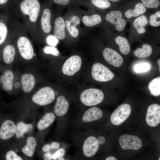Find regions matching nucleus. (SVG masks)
Returning <instances> with one entry per match:
<instances>
[{
	"mask_svg": "<svg viewBox=\"0 0 160 160\" xmlns=\"http://www.w3.org/2000/svg\"><path fill=\"white\" fill-rule=\"evenodd\" d=\"M41 0H12L9 8L12 15L21 23L33 39L41 41L37 22L41 7Z\"/></svg>",
	"mask_w": 160,
	"mask_h": 160,
	"instance_id": "1",
	"label": "nucleus"
},
{
	"mask_svg": "<svg viewBox=\"0 0 160 160\" xmlns=\"http://www.w3.org/2000/svg\"><path fill=\"white\" fill-rule=\"evenodd\" d=\"M53 4L50 0H44L39 16L37 26L41 41L44 40L46 36L53 29Z\"/></svg>",
	"mask_w": 160,
	"mask_h": 160,
	"instance_id": "2",
	"label": "nucleus"
},
{
	"mask_svg": "<svg viewBox=\"0 0 160 160\" xmlns=\"http://www.w3.org/2000/svg\"><path fill=\"white\" fill-rule=\"evenodd\" d=\"M104 98L103 92L100 90L90 88L83 91L80 96L81 103L87 106L97 105L101 103Z\"/></svg>",
	"mask_w": 160,
	"mask_h": 160,
	"instance_id": "3",
	"label": "nucleus"
},
{
	"mask_svg": "<svg viewBox=\"0 0 160 160\" xmlns=\"http://www.w3.org/2000/svg\"><path fill=\"white\" fill-rule=\"evenodd\" d=\"M55 95L53 89L49 87H42L34 94L32 100L35 103L41 106L50 104L54 100Z\"/></svg>",
	"mask_w": 160,
	"mask_h": 160,
	"instance_id": "4",
	"label": "nucleus"
},
{
	"mask_svg": "<svg viewBox=\"0 0 160 160\" xmlns=\"http://www.w3.org/2000/svg\"><path fill=\"white\" fill-rule=\"evenodd\" d=\"M92 75L95 80L100 82H106L112 80L114 73L108 68L100 63H96L92 66Z\"/></svg>",
	"mask_w": 160,
	"mask_h": 160,
	"instance_id": "5",
	"label": "nucleus"
},
{
	"mask_svg": "<svg viewBox=\"0 0 160 160\" xmlns=\"http://www.w3.org/2000/svg\"><path fill=\"white\" fill-rule=\"evenodd\" d=\"M131 111V107L129 104L120 105L112 113L110 118L111 122L115 125L121 124L129 117Z\"/></svg>",
	"mask_w": 160,
	"mask_h": 160,
	"instance_id": "6",
	"label": "nucleus"
},
{
	"mask_svg": "<svg viewBox=\"0 0 160 160\" xmlns=\"http://www.w3.org/2000/svg\"><path fill=\"white\" fill-rule=\"evenodd\" d=\"M99 145L96 137L93 135L87 136L84 139L82 144L83 155L87 158L94 156L98 151Z\"/></svg>",
	"mask_w": 160,
	"mask_h": 160,
	"instance_id": "7",
	"label": "nucleus"
},
{
	"mask_svg": "<svg viewBox=\"0 0 160 160\" xmlns=\"http://www.w3.org/2000/svg\"><path fill=\"white\" fill-rule=\"evenodd\" d=\"M81 63V59L79 56H71L64 63L62 68V72L66 75L73 76L80 70Z\"/></svg>",
	"mask_w": 160,
	"mask_h": 160,
	"instance_id": "8",
	"label": "nucleus"
},
{
	"mask_svg": "<svg viewBox=\"0 0 160 160\" xmlns=\"http://www.w3.org/2000/svg\"><path fill=\"white\" fill-rule=\"evenodd\" d=\"M121 148L124 150H138L142 146V142L138 137L129 135H124L119 139Z\"/></svg>",
	"mask_w": 160,
	"mask_h": 160,
	"instance_id": "9",
	"label": "nucleus"
},
{
	"mask_svg": "<svg viewBox=\"0 0 160 160\" xmlns=\"http://www.w3.org/2000/svg\"><path fill=\"white\" fill-rule=\"evenodd\" d=\"M146 121L150 126L154 127L160 123V106L158 104H153L148 108Z\"/></svg>",
	"mask_w": 160,
	"mask_h": 160,
	"instance_id": "10",
	"label": "nucleus"
},
{
	"mask_svg": "<svg viewBox=\"0 0 160 160\" xmlns=\"http://www.w3.org/2000/svg\"><path fill=\"white\" fill-rule=\"evenodd\" d=\"M121 12L118 10L111 11L105 16L106 20L112 24L115 25L116 29L120 31H122L125 28L126 22L122 19Z\"/></svg>",
	"mask_w": 160,
	"mask_h": 160,
	"instance_id": "11",
	"label": "nucleus"
},
{
	"mask_svg": "<svg viewBox=\"0 0 160 160\" xmlns=\"http://www.w3.org/2000/svg\"><path fill=\"white\" fill-rule=\"evenodd\" d=\"M103 56L105 60L111 65L115 67L121 66L123 62L122 57L113 49L106 48L103 51Z\"/></svg>",
	"mask_w": 160,
	"mask_h": 160,
	"instance_id": "12",
	"label": "nucleus"
},
{
	"mask_svg": "<svg viewBox=\"0 0 160 160\" xmlns=\"http://www.w3.org/2000/svg\"><path fill=\"white\" fill-rule=\"evenodd\" d=\"M16 125L12 121L7 120L4 121L0 128V138L4 140L12 137L15 134Z\"/></svg>",
	"mask_w": 160,
	"mask_h": 160,
	"instance_id": "13",
	"label": "nucleus"
},
{
	"mask_svg": "<svg viewBox=\"0 0 160 160\" xmlns=\"http://www.w3.org/2000/svg\"><path fill=\"white\" fill-rule=\"evenodd\" d=\"M102 111L97 107H92L87 110L83 114L81 120L84 123L88 124L98 120L102 117Z\"/></svg>",
	"mask_w": 160,
	"mask_h": 160,
	"instance_id": "14",
	"label": "nucleus"
},
{
	"mask_svg": "<svg viewBox=\"0 0 160 160\" xmlns=\"http://www.w3.org/2000/svg\"><path fill=\"white\" fill-rule=\"evenodd\" d=\"M65 22L62 17L58 16L53 20V35L59 40H63L65 38Z\"/></svg>",
	"mask_w": 160,
	"mask_h": 160,
	"instance_id": "15",
	"label": "nucleus"
},
{
	"mask_svg": "<svg viewBox=\"0 0 160 160\" xmlns=\"http://www.w3.org/2000/svg\"><path fill=\"white\" fill-rule=\"evenodd\" d=\"M69 106V102L64 96H58L54 107L55 114L59 117L63 116L68 112Z\"/></svg>",
	"mask_w": 160,
	"mask_h": 160,
	"instance_id": "16",
	"label": "nucleus"
},
{
	"mask_svg": "<svg viewBox=\"0 0 160 160\" xmlns=\"http://www.w3.org/2000/svg\"><path fill=\"white\" fill-rule=\"evenodd\" d=\"M35 82V78L33 75L29 73L23 74L21 79L22 89L25 93L29 92L33 88Z\"/></svg>",
	"mask_w": 160,
	"mask_h": 160,
	"instance_id": "17",
	"label": "nucleus"
},
{
	"mask_svg": "<svg viewBox=\"0 0 160 160\" xmlns=\"http://www.w3.org/2000/svg\"><path fill=\"white\" fill-rule=\"evenodd\" d=\"M14 43L15 42L14 40L13 44H8L4 49L3 60L4 62L7 64H10L12 63L15 57L16 51Z\"/></svg>",
	"mask_w": 160,
	"mask_h": 160,
	"instance_id": "18",
	"label": "nucleus"
},
{
	"mask_svg": "<svg viewBox=\"0 0 160 160\" xmlns=\"http://www.w3.org/2000/svg\"><path fill=\"white\" fill-rule=\"evenodd\" d=\"M56 116L52 112L46 113L42 118L39 121L37 128L39 130H43L50 126L54 121Z\"/></svg>",
	"mask_w": 160,
	"mask_h": 160,
	"instance_id": "19",
	"label": "nucleus"
},
{
	"mask_svg": "<svg viewBox=\"0 0 160 160\" xmlns=\"http://www.w3.org/2000/svg\"><path fill=\"white\" fill-rule=\"evenodd\" d=\"M13 79V73L9 70L6 71L4 74L1 76L0 81L1 84H3L2 88L4 90L9 91L12 89Z\"/></svg>",
	"mask_w": 160,
	"mask_h": 160,
	"instance_id": "20",
	"label": "nucleus"
},
{
	"mask_svg": "<svg viewBox=\"0 0 160 160\" xmlns=\"http://www.w3.org/2000/svg\"><path fill=\"white\" fill-rule=\"evenodd\" d=\"M6 23L3 21H0V45L4 43L7 39L10 38L13 35L11 27L10 29L9 28L10 27V26L9 27V23L8 25Z\"/></svg>",
	"mask_w": 160,
	"mask_h": 160,
	"instance_id": "21",
	"label": "nucleus"
},
{
	"mask_svg": "<svg viewBox=\"0 0 160 160\" xmlns=\"http://www.w3.org/2000/svg\"><path fill=\"white\" fill-rule=\"evenodd\" d=\"M36 145V141L35 138L29 137L27 140L26 144L22 148V151L26 156L31 157L35 152Z\"/></svg>",
	"mask_w": 160,
	"mask_h": 160,
	"instance_id": "22",
	"label": "nucleus"
},
{
	"mask_svg": "<svg viewBox=\"0 0 160 160\" xmlns=\"http://www.w3.org/2000/svg\"><path fill=\"white\" fill-rule=\"evenodd\" d=\"M83 24L88 27H91L96 25L102 22L101 16L97 14L89 16L85 15L81 18Z\"/></svg>",
	"mask_w": 160,
	"mask_h": 160,
	"instance_id": "23",
	"label": "nucleus"
},
{
	"mask_svg": "<svg viewBox=\"0 0 160 160\" xmlns=\"http://www.w3.org/2000/svg\"><path fill=\"white\" fill-rule=\"evenodd\" d=\"M146 10V7L142 3H137L133 9H129L126 11L125 15L127 18L136 17L144 13Z\"/></svg>",
	"mask_w": 160,
	"mask_h": 160,
	"instance_id": "24",
	"label": "nucleus"
},
{
	"mask_svg": "<svg viewBox=\"0 0 160 160\" xmlns=\"http://www.w3.org/2000/svg\"><path fill=\"white\" fill-rule=\"evenodd\" d=\"M148 23V20L146 16L142 15L134 20L133 25L138 33L143 34L146 31L144 27L147 25Z\"/></svg>",
	"mask_w": 160,
	"mask_h": 160,
	"instance_id": "25",
	"label": "nucleus"
},
{
	"mask_svg": "<svg viewBox=\"0 0 160 160\" xmlns=\"http://www.w3.org/2000/svg\"><path fill=\"white\" fill-rule=\"evenodd\" d=\"M33 127V125L31 124H26L23 121L19 122L16 125V137L18 139L23 137L25 133L32 130Z\"/></svg>",
	"mask_w": 160,
	"mask_h": 160,
	"instance_id": "26",
	"label": "nucleus"
},
{
	"mask_svg": "<svg viewBox=\"0 0 160 160\" xmlns=\"http://www.w3.org/2000/svg\"><path fill=\"white\" fill-rule=\"evenodd\" d=\"M78 3H83L85 5L91 4L95 7L102 9H105L109 8L111 5L108 0H89L86 1L82 0Z\"/></svg>",
	"mask_w": 160,
	"mask_h": 160,
	"instance_id": "27",
	"label": "nucleus"
},
{
	"mask_svg": "<svg viewBox=\"0 0 160 160\" xmlns=\"http://www.w3.org/2000/svg\"><path fill=\"white\" fill-rule=\"evenodd\" d=\"M115 41L119 47L120 52L124 55H127L129 52L130 48L128 41L126 38L120 36H117Z\"/></svg>",
	"mask_w": 160,
	"mask_h": 160,
	"instance_id": "28",
	"label": "nucleus"
},
{
	"mask_svg": "<svg viewBox=\"0 0 160 160\" xmlns=\"http://www.w3.org/2000/svg\"><path fill=\"white\" fill-rule=\"evenodd\" d=\"M152 48L151 46L147 44H143L142 48H138L134 52V55L138 57L145 58L148 57L151 54Z\"/></svg>",
	"mask_w": 160,
	"mask_h": 160,
	"instance_id": "29",
	"label": "nucleus"
},
{
	"mask_svg": "<svg viewBox=\"0 0 160 160\" xmlns=\"http://www.w3.org/2000/svg\"><path fill=\"white\" fill-rule=\"evenodd\" d=\"M151 94L155 96L160 95V77L159 76L151 81L148 85Z\"/></svg>",
	"mask_w": 160,
	"mask_h": 160,
	"instance_id": "30",
	"label": "nucleus"
},
{
	"mask_svg": "<svg viewBox=\"0 0 160 160\" xmlns=\"http://www.w3.org/2000/svg\"><path fill=\"white\" fill-rule=\"evenodd\" d=\"M66 27L70 36L73 38L77 37L79 34V32L76 26L72 25L69 20L65 21Z\"/></svg>",
	"mask_w": 160,
	"mask_h": 160,
	"instance_id": "31",
	"label": "nucleus"
},
{
	"mask_svg": "<svg viewBox=\"0 0 160 160\" xmlns=\"http://www.w3.org/2000/svg\"><path fill=\"white\" fill-rule=\"evenodd\" d=\"M44 40L49 46L55 47L59 43V39L53 34H51L47 35Z\"/></svg>",
	"mask_w": 160,
	"mask_h": 160,
	"instance_id": "32",
	"label": "nucleus"
},
{
	"mask_svg": "<svg viewBox=\"0 0 160 160\" xmlns=\"http://www.w3.org/2000/svg\"><path fill=\"white\" fill-rule=\"evenodd\" d=\"M43 51L46 54L51 55L55 56H57L60 55L59 50L55 47L46 46L43 48Z\"/></svg>",
	"mask_w": 160,
	"mask_h": 160,
	"instance_id": "33",
	"label": "nucleus"
},
{
	"mask_svg": "<svg viewBox=\"0 0 160 160\" xmlns=\"http://www.w3.org/2000/svg\"><path fill=\"white\" fill-rule=\"evenodd\" d=\"M160 11H158L155 14L152 15L150 17L149 22L153 26L158 27L160 25Z\"/></svg>",
	"mask_w": 160,
	"mask_h": 160,
	"instance_id": "34",
	"label": "nucleus"
},
{
	"mask_svg": "<svg viewBox=\"0 0 160 160\" xmlns=\"http://www.w3.org/2000/svg\"><path fill=\"white\" fill-rule=\"evenodd\" d=\"M150 68L149 64L147 63H142L136 65L134 70L136 73H140L148 71Z\"/></svg>",
	"mask_w": 160,
	"mask_h": 160,
	"instance_id": "35",
	"label": "nucleus"
},
{
	"mask_svg": "<svg viewBox=\"0 0 160 160\" xmlns=\"http://www.w3.org/2000/svg\"><path fill=\"white\" fill-rule=\"evenodd\" d=\"M53 4L61 7L69 6L76 3V0H50Z\"/></svg>",
	"mask_w": 160,
	"mask_h": 160,
	"instance_id": "36",
	"label": "nucleus"
},
{
	"mask_svg": "<svg viewBox=\"0 0 160 160\" xmlns=\"http://www.w3.org/2000/svg\"><path fill=\"white\" fill-rule=\"evenodd\" d=\"M142 3L146 7L149 8H156L160 5L159 0H141Z\"/></svg>",
	"mask_w": 160,
	"mask_h": 160,
	"instance_id": "37",
	"label": "nucleus"
},
{
	"mask_svg": "<svg viewBox=\"0 0 160 160\" xmlns=\"http://www.w3.org/2000/svg\"><path fill=\"white\" fill-rule=\"evenodd\" d=\"M7 160H22V159L16 153L12 151H8L5 155Z\"/></svg>",
	"mask_w": 160,
	"mask_h": 160,
	"instance_id": "38",
	"label": "nucleus"
},
{
	"mask_svg": "<svg viewBox=\"0 0 160 160\" xmlns=\"http://www.w3.org/2000/svg\"><path fill=\"white\" fill-rule=\"evenodd\" d=\"M65 151L64 148H60L52 155V159L57 160L60 157H63L65 155Z\"/></svg>",
	"mask_w": 160,
	"mask_h": 160,
	"instance_id": "39",
	"label": "nucleus"
},
{
	"mask_svg": "<svg viewBox=\"0 0 160 160\" xmlns=\"http://www.w3.org/2000/svg\"><path fill=\"white\" fill-rule=\"evenodd\" d=\"M69 20L72 25L76 27L79 25L81 23L80 18L76 15L72 16Z\"/></svg>",
	"mask_w": 160,
	"mask_h": 160,
	"instance_id": "40",
	"label": "nucleus"
},
{
	"mask_svg": "<svg viewBox=\"0 0 160 160\" xmlns=\"http://www.w3.org/2000/svg\"><path fill=\"white\" fill-rule=\"evenodd\" d=\"M97 139L99 145H103L105 143V139L104 137L100 136Z\"/></svg>",
	"mask_w": 160,
	"mask_h": 160,
	"instance_id": "41",
	"label": "nucleus"
},
{
	"mask_svg": "<svg viewBox=\"0 0 160 160\" xmlns=\"http://www.w3.org/2000/svg\"><path fill=\"white\" fill-rule=\"evenodd\" d=\"M42 149L43 151L44 152H49L51 149L50 145L48 144L45 145L43 147Z\"/></svg>",
	"mask_w": 160,
	"mask_h": 160,
	"instance_id": "42",
	"label": "nucleus"
},
{
	"mask_svg": "<svg viewBox=\"0 0 160 160\" xmlns=\"http://www.w3.org/2000/svg\"><path fill=\"white\" fill-rule=\"evenodd\" d=\"M12 0H0V6L4 5H9Z\"/></svg>",
	"mask_w": 160,
	"mask_h": 160,
	"instance_id": "43",
	"label": "nucleus"
},
{
	"mask_svg": "<svg viewBox=\"0 0 160 160\" xmlns=\"http://www.w3.org/2000/svg\"><path fill=\"white\" fill-rule=\"evenodd\" d=\"M44 160H51L52 159L51 154L49 152H47L45 153L43 157Z\"/></svg>",
	"mask_w": 160,
	"mask_h": 160,
	"instance_id": "44",
	"label": "nucleus"
},
{
	"mask_svg": "<svg viewBox=\"0 0 160 160\" xmlns=\"http://www.w3.org/2000/svg\"><path fill=\"white\" fill-rule=\"evenodd\" d=\"M51 149H57L59 148L60 146V144L56 142H52L50 145Z\"/></svg>",
	"mask_w": 160,
	"mask_h": 160,
	"instance_id": "45",
	"label": "nucleus"
},
{
	"mask_svg": "<svg viewBox=\"0 0 160 160\" xmlns=\"http://www.w3.org/2000/svg\"><path fill=\"white\" fill-rule=\"evenodd\" d=\"M106 160H116V159L114 157L110 156L107 157L105 159Z\"/></svg>",
	"mask_w": 160,
	"mask_h": 160,
	"instance_id": "46",
	"label": "nucleus"
},
{
	"mask_svg": "<svg viewBox=\"0 0 160 160\" xmlns=\"http://www.w3.org/2000/svg\"><path fill=\"white\" fill-rule=\"evenodd\" d=\"M15 86L16 88H19L20 87V84L18 82H17L15 84Z\"/></svg>",
	"mask_w": 160,
	"mask_h": 160,
	"instance_id": "47",
	"label": "nucleus"
},
{
	"mask_svg": "<svg viewBox=\"0 0 160 160\" xmlns=\"http://www.w3.org/2000/svg\"><path fill=\"white\" fill-rule=\"evenodd\" d=\"M157 63H158V66H159V71H160V58H159L158 59V60H157Z\"/></svg>",
	"mask_w": 160,
	"mask_h": 160,
	"instance_id": "48",
	"label": "nucleus"
},
{
	"mask_svg": "<svg viewBox=\"0 0 160 160\" xmlns=\"http://www.w3.org/2000/svg\"><path fill=\"white\" fill-rule=\"evenodd\" d=\"M65 159L63 157H60L59 159H58L57 160H65Z\"/></svg>",
	"mask_w": 160,
	"mask_h": 160,
	"instance_id": "49",
	"label": "nucleus"
},
{
	"mask_svg": "<svg viewBox=\"0 0 160 160\" xmlns=\"http://www.w3.org/2000/svg\"><path fill=\"white\" fill-rule=\"evenodd\" d=\"M108 0L110 1H111L113 2H115L118 1L120 0Z\"/></svg>",
	"mask_w": 160,
	"mask_h": 160,
	"instance_id": "50",
	"label": "nucleus"
},
{
	"mask_svg": "<svg viewBox=\"0 0 160 160\" xmlns=\"http://www.w3.org/2000/svg\"><path fill=\"white\" fill-rule=\"evenodd\" d=\"M81 0H76V2L77 3L79 1H80Z\"/></svg>",
	"mask_w": 160,
	"mask_h": 160,
	"instance_id": "51",
	"label": "nucleus"
},
{
	"mask_svg": "<svg viewBox=\"0 0 160 160\" xmlns=\"http://www.w3.org/2000/svg\"><path fill=\"white\" fill-rule=\"evenodd\" d=\"M159 160H160V157L159 158Z\"/></svg>",
	"mask_w": 160,
	"mask_h": 160,
	"instance_id": "52",
	"label": "nucleus"
}]
</instances>
